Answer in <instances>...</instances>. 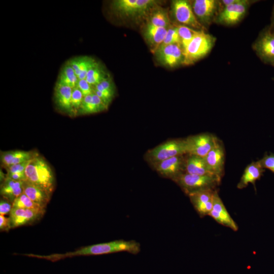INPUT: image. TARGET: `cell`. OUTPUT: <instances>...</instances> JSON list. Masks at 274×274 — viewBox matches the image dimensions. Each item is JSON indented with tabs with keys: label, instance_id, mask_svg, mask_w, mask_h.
<instances>
[{
	"label": "cell",
	"instance_id": "cell-35",
	"mask_svg": "<svg viewBox=\"0 0 274 274\" xmlns=\"http://www.w3.org/2000/svg\"><path fill=\"white\" fill-rule=\"evenodd\" d=\"M259 161L263 168L268 169L274 173V153L265 154Z\"/></svg>",
	"mask_w": 274,
	"mask_h": 274
},
{
	"label": "cell",
	"instance_id": "cell-8",
	"mask_svg": "<svg viewBox=\"0 0 274 274\" xmlns=\"http://www.w3.org/2000/svg\"><path fill=\"white\" fill-rule=\"evenodd\" d=\"M253 48L263 62L274 66V33L269 26L260 33Z\"/></svg>",
	"mask_w": 274,
	"mask_h": 274
},
{
	"label": "cell",
	"instance_id": "cell-7",
	"mask_svg": "<svg viewBox=\"0 0 274 274\" xmlns=\"http://www.w3.org/2000/svg\"><path fill=\"white\" fill-rule=\"evenodd\" d=\"M172 7L174 18L180 24L197 30H204V27L197 19L188 1H174L172 2Z\"/></svg>",
	"mask_w": 274,
	"mask_h": 274
},
{
	"label": "cell",
	"instance_id": "cell-18",
	"mask_svg": "<svg viewBox=\"0 0 274 274\" xmlns=\"http://www.w3.org/2000/svg\"><path fill=\"white\" fill-rule=\"evenodd\" d=\"M265 169L261 165L259 160L252 162L245 169L242 176L237 185V188L242 189L249 184H252L255 189V183L263 176Z\"/></svg>",
	"mask_w": 274,
	"mask_h": 274
},
{
	"label": "cell",
	"instance_id": "cell-12",
	"mask_svg": "<svg viewBox=\"0 0 274 274\" xmlns=\"http://www.w3.org/2000/svg\"><path fill=\"white\" fill-rule=\"evenodd\" d=\"M203 158L210 172L221 180L224 173L225 152L223 145L219 140Z\"/></svg>",
	"mask_w": 274,
	"mask_h": 274
},
{
	"label": "cell",
	"instance_id": "cell-38",
	"mask_svg": "<svg viewBox=\"0 0 274 274\" xmlns=\"http://www.w3.org/2000/svg\"><path fill=\"white\" fill-rule=\"evenodd\" d=\"M12 228L9 217L0 215V230L1 231H8Z\"/></svg>",
	"mask_w": 274,
	"mask_h": 274
},
{
	"label": "cell",
	"instance_id": "cell-36",
	"mask_svg": "<svg viewBox=\"0 0 274 274\" xmlns=\"http://www.w3.org/2000/svg\"><path fill=\"white\" fill-rule=\"evenodd\" d=\"M13 208L12 203L8 200L2 198L0 201V215L10 214Z\"/></svg>",
	"mask_w": 274,
	"mask_h": 274
},
{
	"label": "cell",
	"instance_id": "cell-11",
	"mask_svg": "<svg viewBox=\"0 0 274 274\" xmlns=\"http://www.w3.org/2000/svg\"><path fill=\"white\" fill-rule=\"evenodd\" d=\"M191 6L195 16L203 26L209 25L215 20L219 10V1L215 0H195Z\"/></svg>",
	"mask_w": 274,
	"mask_h": 274
},
{
	"label": "cell",
	"instance_id": "cell-19",
	"mask_svg": "<svg viewBox=\"0 0 274 274\" xmlns=\"http://www.w3.org/2000/svg\"><path fill=\"white\" fill-rule=\"evenodd\" d=\"M168 28L155 26L147 23L145 27L144 35L153 53L162 44Z\"/></svg>",
	"mask_w": 274,
	"mask_h": 274
},
{
	"label": "cell",
	"instance_id": "cell-17",
	"mask_svg": "<svg viewBox=\"0 0 274 274\" xmlns=\"http://www.w3.org/2000/svg\"><path fill=\"white\" fill-rule=\"evenodd\" d=\"M73 89L55 84L53 98L56 108L59 112L71 117L74 116L71 98Z\"/></svg>",
	"mask_w": 274,
	"mask_h": 274
},
{
	"label": "cell",
	"instance_id": "cell-39",
	"mask_svg": "<svg viewBox=\"0 0 274 274\" xmlns=\"http://www.w3.org/2000/svg\"><path fill=\"white\" fill-rule=\"evenodd\" d=\"M270 30L272 32L274 33V7L272 11V17H271V24L269 26Z\"/></svg>",
	"mask_w": 274,
	"mask_h": 274
},
{
	"label": "cell",
	"instance_id": "cell-21",
	"mask_svg": "<svg viewBox=\"0 0 274 274\" xmlns=\"http://www.w3.org/2000/svg\"><path fill=\"white\" fill-rule=\"evenodd\" d=\"M79 80L85 79L88 72L98 62L87 55L75 56L68 60Z\"/></svg>",
	"mask_w": 274,
	"mask_h": 274
},
{
	"label": "cell",
	"instance_id": "cell-28",
	"mask_svg": "<svg viewBox=\"0 0 274 274\" xmlns=\"http://www.w3.org/2000/svg\"><path fill=\"white\" fill-rule=\"evenodd\" d=\"M149 14L148 23L155 26L168 28L173 25L167 12L163 9L157 6Z\"/></svg>",
	"mask_w": 274,
	"mask_h": 274
},
{
	"label": "cell",
	"instance_id": "cell-31",
	"mask_svg": "<svg viewBox=\"0 0 274 274\" xmlns=\"http://www.w3.org/2000/svg\"><path fill=\"white\" fill-rule=\"evenodd\" d=\"M12 207L16 208L45 210L35 203L24 193L14 200Z\"/></svg>",
	"mask_w": 274,
	"mask_h": 274
},
{
	"label": "cell",
	"instance_id": "cell-24",
	"mask_svg": "<svg viewBox=\"0 0 274 274\" xmlns=\"http://www.w3.org/2000/svg\"><path fill=\"white\" fill-rule=\"evenodd\" d=\"M23 193L35 203L44 209L46 208L51 195L26 181L23 182Z\"/></svg>",
	"mask_w": 274,
	"mask_h": 274
},
{
	"label": "cell",
	"instance_id": "cell-22",
	"mask_svg": "<svg viewBox=\"0 0 274 274\" xmlns=\"http://www.w3.org/2000/svg\"><path fill=\"white\" fill-rule=\"evenodd\" d=\"M108 108L102 100L93 93L84 97L78 116L99 113L107 110Z\"/></svg>",
	"mask_w": 274,
	"mask_h": 274
},
{
	"label": "cell",
	"instance_id": "cell-10",
	"mask_svg": "<svg viewBox=\"0 0 274 274\" xmlns=\"http://www.w3.org/2000/svg\"><path fill=\"white\" fill-rule=\"evenodd\" d=\"M157 61L170 68L183 64V50L180 44H170L160 46L154 53Z\"/></svg>",
	"mask_w": 274,
	"mask_h": 274
},
{
	"label": "cell",
	"instance_id": "cell-3",
	"mask_svg": "<svg viewBox=\"0 0 274 274\" xmlns=\"http://www.w3.org/2000/svg\"><path fill=\"white\" fill-rule=\"evenodd\" d=\"M187 194L203 190H216L221 180L214 176L183 173L173 180Z\"/></svg>",
	"mask_w": 274,
	"mask_h": 274
},
{
	"label": "cell",
	"instance_id": "cell-29",
	"mask_svg": "<svg viewBox=\"0 0 274 274\" xmlns=\"http://www.w3.org/2000/svg\"><path fill=\"white\" fill-rule=\"evenodd\" d=\"M105 67L99 62L88 72L85 80L93 87L109 77Z\"/></svg>",
	"mask_w": 274,
	"mask_h": 274
},
{
	"label": "cell",
	"instance_id": "cell-2",
	"mask_svg": "<svg viewBox=\"0 0 274 274\" xmlns=\"http://www.w3.org/2000/svg\"><path fill=\"white\" fill-rule=\"evenodd\" d=\"M216 39L212 35L200 30L183 50V64L189 65L206 56L212 50Z\"/></svg>",
	"mask_w": 274,
	"mask_h": 274
},
{
	"label": "cell",
	"instance_id": "cell-34",
	"mask_svg": "<svg viewBox=\"0 0 274 274\" xmlns=\"http://www.w3.org/2000/svg\"><path fill=\"white\" fill-rule=\"evenodd\" d=\"M77 87L82 92L84 97L91 95L94 93V87L85 79L79 80Z\"/></svg>",
	"mask_w": 274,
	"mask_h": 274
},
{
	"label": "cell",
	"instance_id": "cell-13",
	"mask_svg": "<svg viewBox=\"0 0 274 274\" xmlns=\"http://www.w3.org/2000/svg\"><path fill=\"white\" fill-rule=\"evenodd\" d=\"M45 212V210L13 208L9 217L12 228L35 223L43 216Z\"/></svg>",
	"mask_w": 274,
	"mask_h": 274
},
{
	"label": "cell",
	"instance_id": "cell-32",
	"mask_svg": "<svg viewBox=\"0 0 274 274\" xmlns=\"http://www.w3.org/2000/svg\"><path fill=\"white\" fill-rule=\"evenodd\" d=\"M180 44V39L176 25H172L167 29L165 37L160 46L170 44Z\"/></svg>",
	"mask_w": 274,
	"mask_h": 274
},
{
	"label": "cell",
	"instance_id": "cell-14",
	"mask_svg": "<svg viewBox=\"0 0 274 274\" xmlns=\"http://www.w3.org/2000/svg\"><path fill=\"white\" fill-rule=\"evenodd\" d=\"M216 190H203L188 194L191 202L200 217L209 215L211 212Z\"/></svg>",
	"mask_w": 274,
	"mask_h": 274
},
{
	"label": "cell",
	"instance_id": "cell-1",
	"mask_svg": "<svg viewBox=\"0 0 274 274\" xmlns=\"http://www.w3.org/2000/svg\"><path fill=\"white\" fill-rule=\"evenodd\" d=\"M25 174L26 181L51 195L55 186L54 174L50 165L38 153L29 161Z\"/></svg>",
	"mask_w": 274,
	"mask_h": 274
},
{
	"label": "cell",
	"instance_id": "cell-16",
	"mask_svg": "<svg viewBox=\"0 0 274 274\" xmlns=\"http://www.w3.org/2000/svg\"><path fill=\"white\" fill-rule=\"evenodd\" d=\"M209 216L218 223L234 231L238 229V225L227 211L217 190L214 195L213 209Z\"/></svg>",
	"mask_w": 274,
	"mask_h": 274
},
{
	"label": "cell",
	"instance_id": "cell-9",
	"mask_svg": "<svg viewBox=\"0 0 274 274\" xmlns=\"http://www.w3.org/2000/svg\"><path fill=\"white\" fill-rule=\"evenodd\" d=\"M251 2L248 0H238L235 3L224 7L218 14L216 22L228 25L237 23L246 15Z\"/></svg>",
	"mask_w": 274,
	"mask_h": 274
},
{
	"label": "cell",
	"instance_id": "cell-25",
	"mask_svg": "<svg viewBox=\"0 0 274 274\" xmlns=\"http://www.w3.org/2000/svg\"><path fill=\"white\" fill-rule=\"evenodd\" d=\"M185 173L198 175L214 176L208 169L203 158L191 155L186 157Z\"/></svg>",
	"mask_w": 274,
	"mask_h": 274
},
{
	"label": "cell",
	"instance_id": "cell-30",
	"mask_svg": "<svg viewBox=\"0 0 274 274\" xmlns=\"http://www.w3.org/2000/svg\"><path fill=\"white\" fill-rule=\"evenodd\" d=\"M175 25L178 29L181 46L183 50L200 30L182 24Z\"/></svg>",
	"mask_w": 274,
	"mask_h": 274
},
{
	"label": "cell",
	"instance_id": "cell-37",
	"mask_svg": "<svg viewBox=\"0 0 274 274\" xmlns=\"http://www.w3.org/2000/svg\"><path fill=\"white\" fill-rule=\"evenodd\" d=\"M29 161L30 160L25 161V162H23L19 164H17L15 165H13L8 167V168L6 169L7 172V174H10L15 173L25 172L26 167Z\"/></svg>",
	"mask_w": 274,
	"mask_h": 274
},
{
	"label": "cell",
	"instance_id": "cell-5",
	"mask_svg": "<svg viewBox=\"0 0 274 274\" xmlns=\"http://www.w3.org/2000/svg\"><path fill=\"white\" fill-rule=\"evenodd\" d=\"M158 3L154 0H116L112 2V7L120 16L137 17L149 14Z\"/></svg>",
	"mask_w": 274,
	"mask_h": 274
},
{
	"label": "cell",
	"instance_id": "cell-27",
	"mask_svg": "<svg viewBox=\"0 0 274 274\" xmlns=\"http://www.w3.org/2000/svg\"><path fill=\"white\" fill-rule=\"evenodd\" d=\"M78 81L74 69L67 60L60 68L55 84L73 89L77 87Z\"/></svg>",
	"mask_w": 274,
	"mask_h": 274
},
{
	"label": "cell",
	"instance_id": "cell-15",
	"mask_svg": "<svg viewBox=\"0 0 274 274\" xmlns=\"http://www.w3.org/2000/svg\"><path fill=\"white\" fill-rule=\"evenodd\" d=\"M185 160L184 155L177 156L162 161L155 167L161 176L173 180L185 172Z\"/></svg>",
	"mask_w": 274,
	"mask_h": 274
},
{
	"label": "cell",
	"instance_id": "cell-4",
	"mask_svg": "<svg viewBox=\"0 0 274 274\" xmlns=\"http://www.w3.org/2000/svg\"><path fill=\"white\" fill-rule=\"evenodd\" d=\"M187 154L185 139H175L167 141L146 153L147 160L154 165L167 159Z\"/></svg>",
	"mask_w": 274,
	"mask_h": 274
},
{
	"label": "cell",
	"instance_id": "cell-23",
	"mask_svg": "<svg viewBox=\"0 0 274 274\" xmlns=\"http://www.w3.org/2000/svg\"><path fill=\"white\" fill-rule=\"evenodd\" d=\"M0 193L3 198L13 203L16 198L23 193V182L6 177L1 183Z\"/></svg>",
	"mask_w": 274,
	"mask_h": 274
},
{
	"label": "cell",
	"instance_id": "cell-26",
	"mask_svg": "<svg viewBox=\"0 0 274 274\" xmlns=\"http://www.w3.org/2000/svg\"><path fill=\"white\" fill-rule=\"evenodd\" d=\"M94 93L109 106L115 93V87L110 76L94 87Z\"/></svg>",
	"mask_w": 274,
	"mask_h": 274
},
{
	"label": "cell",
	"instance_id": "cell-33",
	"mask_svg": "<svg viewBox=\"0 0 274 274\" xmlns=\"http://www.w3.org/2000/svg\"><path fill=\"white\" fill-rule=\"evenodd\" d=\"M83 98L82 92L77 87L73 89L71 104L74 117L78 116Z\"/></svg>",
	"mask_w": 274,
	"mask_h": 274
},
{
	"label": "cell",
	"instance_id": "cell-6",
	"mask_svg": "<svg viewBox=\"0 0 274 274\" xmlns=\"http://www.w3.org/2000/svg\"><path fill=\"white\" fill-rule=\"evenodd\" d=\"M185 140L187 154L204 158L218 139L211 133H204L189 136Z\"/></svg>",
	"mask_w": 274,
	"mask_h": 274
},
{
	"label": "cell",
	"instance_id": "cell-20",
	"mask_svg": "<svg viewBox=\"0 0 274 274\" xmlns=\"http://www.w3.org/2000/svg\"><path fill=\"white\" fill-rule=\"evenodd\" d=\"M37 152L35 151H25L14 150L3 152L1 153L2 166L5 169L8 167L19 164L31 159Z\"/></svg>",
	"mask_w": 274,
	"mask_h": 274
}]
</instances>
